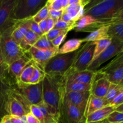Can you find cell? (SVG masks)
Wrapping results in <instances>:
<instances>
[{"instance_id": "cell-36", "label": "cell", "mask_w": 123, "mask_h": 123, "mask_svg": "<svg viewBox=\"0 0 123 123\" xmlns=\"http://www.w3.org/2000/svg\"><path fill=\"white\" fill-rule=\"evenodd\" d=\"M70 31V30H59V29L53 28L52 30H51L50 31H49V32L46 34V36L48 38V39L51 42L52 40L55 39L56 37H57L60 35L65 33V32L68 33Z\"/></svg>"}, {"instance_id": "cell-16", "label": "cell", "mask_w": 123, "mask_h": 123, "mask_svg": "<svg viewBox=\"0 0 123 123\" xmlns=\"http://www.w3.org/2000/svg\"><path fill=\"white\" fill-rule=\"evenodd\" d=\"M59 91H60V97L64 98L68 101L70 103L76 107L80 113L84 116L88 100L91 95L90 91L67 92H62L60 90Z\"/></svg>"}, {"instance_id": "cell-52", "label": "cell", "mask_w": 123, "mask_h": 123, "mask_svg": "<svg viewBox=\"0 0 123 123\" xmlns=\"http://www.w3.org/2000/svg\"><path fill=\"white\" fill-rule=\"evenodd\" d=\"M60 123V122H59V123Z\"/></svg>"}, {"instance_id": "cell-21", "label": "cell", "mask_w": 123, "mask_h": 123, "mask_svg": "<svg viewBox=\"0 0 123 123\" xmlns=\"http://www.w3.org/2000/svg\"><path fill=\"white\" fill-rule=\"evenodd\" d=\"M115 111V108L110 105L94 112L86 117V123H94L106 120L111 113Z\"/></svg>"}, {"instance_id": "cell-29", "label": "cell", "mask_w": 123, "mask_h": 123, "mask_svg": "<svg viewBox=\"0 0 123 123\" xmlns=\"http://www.w3.org/2000/svg\"><path fill=\"white\" fill-rule=\"evenodd\" d=\"M8 66L4 62L0 50V80L12 87V83L8 74Z\"/></svg>"}, {"instance_id": "cell-26", "label": "cell", "mask_w": 123, "mask_h": 123, "mask_svg": "<svg viewBox=\"0 0 123 123\" xmlns=\"http://www.w3.org/2000/svg\"><path fill=\"white\" fill-rule=\"evenodd\" d=\"M34 63L32 61L24 68L19 76V80L16 84H23V85L28 84L29 80L31 77L32 76V73L34 72Z\"/></svg>"}, {"instance_id": "cell-39", "label": "cell", "mask_w": 123, "mask_h": 123, "mask_svg": "<svg viewBox=\"0 0 123 123\" xmlns=\"http://www.w3.org/2000/svg\"><path fill=\"white\" fill-rule=\"evenodd\" d=\"M67 34V32H65V33H63L62 34L60 35V36H58L57 37H56L55 39L52 40L51 43L52 44V45L54 46L55 48H60V46L61 45V43H62V42H63V41L64 40Z\"/></svg>"}, {"instance_id": "cell-34", "label": "cell", "mask_w": 123, "mask_h": 123, "mask_svg": "<svg viewBox=\"0 0 123 123\" xmlns=\"http://www.w3.org/2000/svg\"><path fill=\"white\" fill-rule=\"evenodd\" d=\"M106 120L110 123H123V113L113 111Z\"/></svg>"}, {"instance_id": "cell-30", "label": "cell", "mask_w": 123, "mask_h": 123, "mask_svg": "<svg viewBox=\"0 0 123 123\" xmlns=\"http://www.w3.org/2000/svg\"><path fill=\"white\" fill-rule=\"evenodd\" d=\"M34 47L40 49H46V50H51V49H56L52 44L51 42L48 39L46 34H43L41 36L39 39L37 40Z\"/></svg>"}, {"instance_id": "cell-4", "label": "cell", "mask_w": 123, "mask_h": 123, "mask_svg": "<svg viewBox=\"0 0 123 123\" xmlns=\"http://www.w3.org/2000/svg\"><path fill=\"white\" fill-rule=\"evenodd\" d=\"M60 77V76H59ZM59 77L46 76L42 81L43 89V103L51 108L56 115L59 117L60 94L59 91Z\"/></svg>"}, {"instance_id": "cell-22", "label": "cell", "mask_w": 123, "mask_h": 123, "mask_svg": "<svg viewBox=\"0 0 123 123\" xmlns=\"http://www.w3.org/2000/svg\"><path fill=\"white\" fill-rule=\"evenodd\" d=\"M108 37L123 42V19L117 20L108 26Z\"/></svg>"}, {"instance_id": "cell-31", "label": "cell", "mask_w": 123, "mask_h": 123, "mask_svg": "<svg viewBox=\"0 0 123 123\" xmlns=\"http://www.w3.org/2000/svg\"><path fill=\"white\" fill-rule=\"evenodd\" d=\"M44 76H45V74H44V72L35 65L34 72L32 73V76L31 77L30 80H29L28 84L34 85V84H38L43 81Z\"/></svg>"}, {"instance_id": "cell-11", "label": "cell", "mask_w": 123, "mask_h": 123, "mask_svg": "<svg viewBox=\"0 0 123 123\" xmlns=\"http://www.w3.org/2000/svg\"><path fill=\"white\" fill-rule=\"evenodd\" d=\"M111 39L110 45L91 62L87 68L88 70L96 72L103 64L110 59L114 58L120 53L123 52V42L115 38Z\"/></svg>"}, {"instance_id": "cell-6", "label": "cell", "mask_w": 123, "mask_h": 123, "mask_svg": "<svg viewBox=\"0 0 123 123\" xmlns=\"http://www.w3.org/2000/svg\"><path fill=\"white\" fill-rule=\"evenodd\" d=\"M30 105L22 96L13 89L8 91L6 98V113L10 116L24 118L30 112Z\"/></svg>"}, {"instance_id": "cell-9", "label": "cell", "mask_w": 123, "mask_h": 123, "mask_svg": "<svg viewBox=\"0 0 123 123\" xmlns=\"http://www.w3.org/2000/svg\"><path fill=\"white\" fill-rule=\"evenodd\" d=\"M11 88L22 96L30 105H37L43 102L42 82L34 85L16 84Z\"/></svg>"}, {"instance_id": "cell-5", "label": "cell", "mask_w": 123, "mask_h": 123, "mask_svg": "<svg viewBox=\"0 0 123 123\" xmlns=\"http://www.w3.org/2000/svg\"><path fill=\"white\" fill-rule=\"evenodd\" d=\"M46 2V0H16L11 18L17 22L31 19Z\"/></svg>"}, {"instance_id": "cell-7", "label": "cell", "mask_w": 123, "mask_h": 123, "mask_svg": "<svg viewBox=\"0 0 123 123\" xmlns=\"http://www.w3.org/2000/svg\"><path fill=\"white\" fill-rule=\"evenodd\" d=\"M97 71L111 84L123 85V52L115 56L110 62Z\"/></svg>"}, {"instance_id": "cell-35", "label": "cell", "mask_w": 123, "mask_h": 123, "mask_svg": "<svg viewBox=\"0 0 123 123\" xmlns=\"http://www.w3.org/2000/svg\"><path fill=\"white\" fill-rule=\"evenodd\" d=\"M46 4L49 8V10L63 11L62 6V0H48Z\"/></svg>"}, {"instance_id": "cell-41", "label": "cell", "mask_w": 123, "mask_h": 123, "mask_svg": "<svg viewBox=\"0 0 123 123\" xmlns=\"http://www.w3.org/2000/svg\"><path fill=\"white\" fill-rule=\"evenodd\" d=\"M6 98H7V96L6 97L0 96V121L5 115H7L6 111V109H5Z\"/></svg>"}, {"instance_id": "cell-10", "label": "cell", "mask_w": 123, "mask_h": 123, "mask_svg": "<svg viewBox=\"0 0 123 123\" xmlns=\"http://www.w3.org/2000/svg\"><path fill=\"white\" fill-rule=\"evenodd\" d=\"M59 115V122L61 123H86L85 117L79 109L61 97H60Z\"/></svg>"}, {"instance_id": "cell-46", "label": "cell", "mask_w": 123, "mask_h": 123, "mask_svg": "<svg viewBox=\"0 0 123 123\" xmlns=\"http://www.w3.org/2000/svg\"><path fill=\"white\" fill-rule=\"evenodd\" d=\"M47 21H48V25H47V32H49L51 30H52L54 27L55 22H56V20L50 18V17H48L47 18Z\"/></svg>"}, {"instance_id": "cell-33", "label": "cell", "mask_w": 123, "mask_h": 123, "mask_svg": "<svg viewBox=\"0 0 123 123\" xmlns=\"http://www.w3.org/2000/svg\"><path fill=\"white\" fill-rule=\"evenodd\" d=\"M76 22H66L60 19L56 20L54 28L59 30H74Z\"/></svg>"}, {"instance_id": "cell-49", "label": "cell", "mask_w": 123, "mask_h": 123, "mask_svg": "<svg viewBox=\"0 0 123 123\" xmlns=\"http://www.w3.org/2000/svg\"><path fill=\"white\" fill-rule=\"evenodd\" d=\"M68 0H62V6L63 10L68 6Z\"/></svg>"}, {"instance_id": "cell-47", "label": "cell", "mask_w": 123, "mask_h": 123, "mask_svg": "<svg viewBox=\"0 0 123 123\" xmlns=\"http://www.w3.org/2000/svg\"><path fill=\"white\" fill-rule=\"evenodd\" d=\"M10 119L11 121L13 123H25V119L24 118H20L17 117H13V116H10Z\"/></svg>"}, {"instance_id": "cell-51", "label": "cell", "mask_w": 123, "mask_h": 123, "mask_svg": "<svg viewBox=\"0 0 123 123\" xmlns=\"http://www.w3.org/2000/svg\"><path fill=\"white\" fill-rule=\"evenodd\" d=\"M110 123L108 122L106 120H103V121H100V122H97V123Z\"/></svg>"}, {"instance_id": "cell-38", "label": "cell", "mask_w": 123, "mask_h": 123, "mask_svg": "<svg viewBox=\"0 0 123 123\" xmlns=\"http://www.w3.org/2000/svg\"><path fill=\"white\" fill-rule=\"evenodd\" d=\"M30 30H31V31H32L33 32H34L35 34H37L39 36H43V34L42 33V32L41 31L40 29L39 26H38V24L37 23L35 22L32 19V18L30 20Z\"/></svg>"}, {"instance_id": "cell-12", "label": "cell", "mask_w": 123, "mask_h": 123, "mask_svg": "<svg viewBox=\"0 0 123 123\" xmlns=\"http://www.w3.org/2000/svg\"><path fill=\"white\" fill-rule=\"evenodd\" d=\"M16 0H0V35L18 22L11 18Z\"/></svg>"}, {"instance_id": "cell-20", "label": "cell", "mask_w": 123, "mask_h": 123, "mask_svg": "<svg viewBox=\"0 0 123 123\" xmlns=\"http://www.w3.org/2000/svg\"><path fill=\"white\" fill-rule=\"evenodd\" d=\"M108 105L109 103L104 98H98L90 95L84 114L85 119L88 115Z\"/></svg>"}, {"instance_id": "cell-27", "label": "cell", "mask_w": 123, "mask_h": 123, "mask_svg": "<svg viewBox=\"0 0 123 123\" xmlns=\"http://www.w3.org/2000/svg\"><path fill=\"white\" fill-rule=\"evenodd\" d=\"M122 92H123V85L111 83L110 86H109V89H108L104 98L110 104V103L114 100V98Z\"/></svg>"}, {"instance_id": "cell-15", "label": "cell", "mask_w": 123, "mask_h": 123, "mask_svg": "<svg viewBox=\"0 0 123 123\" xmlns=\"http://www.w3.org/2000/svg\"><path fill=\"white\" fill-rule=\"evenodd\" d=\"M59 48L51 50L40 49L32 46L27 51L31 60L37 67L43 71L47 62L55 55L58 54Z\"/></svg>"}, {"instance_id": "cell-48", "label": "cell", "mask_w": 123, "mask_h": 123, "mask_svg": "<svg viewBox=\"0 0 123 123\" xmlns=\"http://www.w3.org/2000/svg\"><path fill=\"white\" fill-rule=\"evenodd\" d=\"M0 123H13L11 121L10 119L9 115H6L1 119L0 121Z\"/></svg>"}, {"instance_id": "cell-17", "label": "cell", "mask_w": 123, "mask_h": 123, "mask_svg": "<svg viewBox=\"0 0 123 123\" xmlns=\"http://www.w3.org/2000/svg\"><path fill=\"white\" fill-rule=\"evenodd\" d=\"M110 84V82L103 74L96 71L91 83L90 94L98 98H104Z\"/></svg>"}, {"instance_id": "cell-40", "label": "cell", "mask_w": 123, "mask_h": 123, "mask_svg": "<svg viewBox=\"0 0 123 123\" xmlns=\"http://www.w3.org/2000/svg\"><path fill=\"white\" fill-rule=\"evenodd\" d=\"M123 104V92L119 94L114 98L112 101L110 103L109 105L111 106L116 108L118 106Z\"/></svg>"}, {"instance_id": "cell-43", "label": "cell", "mask_w": 123, "mask_h": 123, "mask_svg": "<svg viewBox=\"0 0 123 123\" xmlns=\"http://www.w3.org/2000/svg\"><path fill=\"white\" fill-rule=\"evenodd\" d=\"M25 123H40L39 120L31 112L28 113L24 117Z\"/></svg>"}, {"instance_id": "cell-42", "label": "cell", "mask_w": 123, "mask_h": 123, "mask_svg": "<svg viewBox=\"0 0 123 123\" xmlns=\"http://www.w3.org/2000/svg\"><path fill=\"white\" fill-rule=\"evenodd\" d=\"M11 87L7 84L0 80V96L2 97H6L7 95V92L10 90Z\"/></svg>"}, {"instance_id": "cell-13", "label": "cell", "mask_w": 123, "mask_h": 123, "mask_svg": "<svg viewBox=\"0 0 123 123\" xmlns=\"http://www.w3.org/2000/svg\"><path fill=\"white\" fill-rule=\"evenodd\" d=\"M95 72L86 70L77 71L70 68L63 76L59 78V82L61 84L68 83H81L91 84Z\"/></svg>"}, {"instance_id": "cell-18", "label": "cell", "mask_w": 123, "mask_h": 123, "mask_svg": "<svg viewBox=\"0 0 123 123\" xmlns=\"http://www.w3.org/2000/svg\"><path fill=\"white\" fill-rule=\"evenodd\" d=\"M31 61L32 60L26 52L22 57L9 65L8 68V74L12 86L17 84L22 71Z\"/></svg>"}, {"instance_id": "cell-25", "label": "cell", "mask_w": 123, "mask_h": 123, "mask_svg": "<svg viewBox=\"0 0 123 123\" xmlns=\"http://www.w3.org/2000/svg\"><path fill=\"white\" fill-rule=\"evenodd\" d=\"M82 39H71L66 42L61 48H59L58 54H68L76 51L80 48L82 43H83Z\"/></svg>"}, {"instance_id": "cell-8", "label": "cell", "mask_w": 123, "mask_h": 123, "mask_svg": "<svg viewBox=\"0 0 123 123\" xmlns=\"http://www.w3.org/2000/svg\"><path fill=\"white\" fill-rule=\"evenodd\" d=\"M96 42H85L79 48L70 68L77 71H84L92 62Z\"/></svg>"}, {"instance_id": "cell-37", "label": "cell", "mask_w": 123, "mask_h": 123, "mask_svg": "<svg viewBox=\"0 0 123 123\" xmlns=\"http://www.w3.org/2000/svg\"><path fill=\"white\" fill-rule=\"evenodd\" d=\"M30 112L33 114L38 120L40 123H44V117L43 114L40 109V108L37 105L30 106Z\"/></svg>"}, {"instance_id": "cell-28", "label": "cell", "mask_w": 123, "mask_h": 123, "mask_svg": "<svg viewBox=\"0 0 123 123\" xmlns=\"http://www.w3.org/2000/svg\"><path fill=\"white\" fill-rule=\"evenodd\" d=\"M111 41L112 39L111 38H107L105 39L96 41V47H95L92 61L94 60L102 52L104 51L110 45V44L111 43Z\"/></svg>"}, {"instance_id": "cell-24", "label": "cell", "mask_w": 123, "mask_h": 123, "mask_svg": "<svg viewBox=\"0 0 123 123\" xmlns=\"http://www.w3.org/2000/svg\"><path fill=\"white\" fill-rule=\"evenodd\" d=\"M109 25L103 26L96 30V31L91 32L85 38H83V42H96L102 39L109 38L108 35V30Z\"/></svg>"}, {"instance_id": "cell-44", "label": "cell", "mask_w": 123, "mask_h": 123, "mask_svg": "<svg viewBox=\"0 0 123 123\" xmlns=\"http://www.w3.org/2000/svg\"><path fill=\"white\" fill-rule=\"evenodd\" d=\"M63 13V11H56V10H49V17L55 20H58L60 19Z\"/></svg>"}, {"instance_id": "cell-32", "label": "cell", "mask_w": 123, "mask_h": 123, "mask_svg": "<svg viewBox=\"0 0 123 123\" xmlns=\"http://www.w3.org/2000/svg\"><path fill=\"white\" fill-rule=\"evenodd\" d=\"M49 8L46 4L44 5V7H42L34 16L32 18V19L35 22L38 23L42 20L46 19L49 17Z\"/></svg>"}, {"instance_id": "cell-50", "label": "cell", "mask_w": 123, "mask_h": 123, "mask_svg": "<svg viewBox=\"0 0 123 123\" xmlns=\"http://www.w3.org/2000/svg\"><path fill=\"white\" fill-rule=\"evenodd\" d=\"M115 111L118 112L120 113H123V104L115 108Z\"/></svg>"}, {"instance_id": "cell-23", "label": "cell", "mask_w": 123, "mask_h": 123, "mask_svg": "<svg viewBox=\"0 0 123 123\" xmlns=\"http://www.w3.org/2000/svg\"><path fill=\"white\" fill-rule=\"evenodd\" d=\"M40 37V36L35 34L31 30H29L26 32L22 42H20L19 46L20 47V48L22 49L24 52H27L28 50L31 47L34 46V45L36 44V43L39 39Z\"/></svg>"}, {"instance_id": "cell-45", "label": "cell", "mask_w": 123, "mask_h": 123, "mask_svg": "<svg viewBox=\"0 0 123 123\" xmlns=\"http://www.w3.org/2000/svg\"><path fill=\"white\" fill-rule=\"evenodd\" d=\"M38 26H39L40 29L41 31L43 34H46L47 33V25H48V21H47V19H44V20H42L38 23Z\"/></svg>"}, {"instance_id": "cell-2", "label": "cell", "mask_w": 123, "mask_h": 123, "mask_svg": "<svg viewBox=\"0 0 123 123\" xmlns=\"http://www.w3.org/2000/svg\"><path fill=\"white\" fill-rule=\"evenodd\" d=\"M15 25L0 35V50L1 55L4 62L8 67L14 61L22 57L25 54L19 44H17L12 37V33Z\"/></svg>"}, {"instance_id": "cell-19", "label": "cell", "mask_w": 123, "mask_h": 123, "mask_svg": "<svg viewBox=\"0 0 123 123\" xmlns=\"http://www.w3.org/2000/svg\"><path fill=\"white\" fill-rule=\"evenodd\" d=\"M30 20L31 19L19 21L14 26V30L12 33V37L13 40L19 45L24 38L26 32L30 30Z\"/></svg>"}, {"instance_id": "cell-3", "label": "cell", "mask_w": 123, "mask_h": 123, "mask_svg": "<svg viewBox=\"0 0 123 123\" xmlns=\"http://www.w3.org/2000/svg\"><path fill=\"white\" fill-rule=\"evenodd\" d=\"M76 51L68 54H56L53 56L44 66L43 72L46 76L52 77L62 76L73 64Z\"/></svg>"}, {"instance_id": "cell-1", "label": "cell", "mask_w": 123, "mask_h": 123, "mask_svg": "<svg viewBox=\"0 0 123 123\" xmlns=\"http://www.w3.org/2000/svg\"><path fill=\"white\" fill-rule=\"evenodd\" d=\"M84 8V15L100 20L123 19V0L91 1Z\"/></svg>"}, {"instance_id": "cell-14", "label": "cell", "mask_w": 123, "mask_h": 123, "mask_svg": "<svg viewBox=\"0 0 123 123\" xmlns=\"http://www.w3.org/2000/svg\"><path fill=\"white\" fill-rule=\"evenodd\" d=\"M100 20L95 19L93 17L89 15H84L78 21L76 22L74 30L79 32H92L103 26L109 25L111 24L117 20Z\"/></svg>"}]
</instances>
